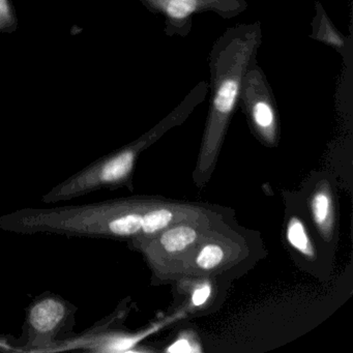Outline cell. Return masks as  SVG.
<instances>
[{"label":"cell","instance_id":"1","mask_svg":"<svg viewBox=\"0 0 353 353\" xmlns=\"http://www.w3.org/2000/svg\"><path fill=\"white\" fill-rule=\"evenodd\" d=\"M261 44L262 26L257 21L228 28L212 45L208 57L212 99L197 168L202 174L214 164L239 105L245 72L255 63Z\"/></svg>","mask_w":353,"mask_h":353},{"label":"cell","instance_id":"2","mask_svg":"<svg viewBox=\"0 0 353 353\" xmlns=\"http://www.w3.org/2000/svg\"><path fill=\"white\" fill-rule=\"evenodd\" d=\"M164 23L167 37L187 38L193 28V18L214 13L223 19H233L248 9L247 0H139Z\"/></svg>","mask_w":353,"mask_h":353},{"label":"cell","instance_id":"3","mask_svg":"<svg viewBox=\"0 0 353 353\" xmlns=\"http://www.w3.org/2000/svg\"><path fill=\"white\" fill-rule=\"evenodd\" d=\"M239 104L249 119L254 132L268 145L279 138V113L272 86L257 61L245 72Z\"/></svg>","mask_w":353,"mask_h":353},{"label":"cell","instance_id":"4","mask_svg":"<svg viewBox=\"0 0 353 353\" xmlns=\"http://www.w3.org/2000/svg\"><path fill=\"white\" fill-rule=\"evenodd\" d=\"M204 229L199 221H183L161 231L144 243L148 260L157 268L166 262H185L188 253L203 241Z\"/></svg>","mask_w":353,"mask_h":353},{"label":"cell","instance_id":"5","mask_svg":"<svg viewBox=\"0 0 353 353\" xmlns=\"http://www.w3.org/2000/svg\"><path fill=\"white\" fill-rule=\"evenodd\" d=\"M195 210L179 208L171 204H152L146 208L143 214V227L139 237L150 239L168 227L183 222L197 221Z\"/></svg>","mask_w":353,"mask_h":353},{"label":"cell","instance_id":"6","mask_svg":"<svg viewBox=\"0 0 353 353\" xmlns=\"http://www.w3.org/2000/svg\"><path fill=\"white\" fill-rule=\"evenodd\" d=\"M311 37L323 44L338 51L344 59H347L348 53V41L334 28L330 18L326 15L321 3H316L315 16L312 22Z\"/></svg>","mask_w":353,"mask_h":353},{"label":"cell","instance_id":"7","mask_svg":"<svg viewBox=\"0 0 353 353\" xmlns=\"http://www.w3.org/2000/svg\"><path fill=\"white\" fill-rule=\"evenodd\" d=\"M65 316V307L54 299H45L32 307L30 321L37 332L47 334L55 330Z\"/></svg>","mask_w":353,"mask_h":353},{"label":"cell","instance_id":"8","mask_svg":"<svg viewBox=\"0 0 353 353\" xmlns=\"http://www.w3.org/2000/svg\"><path fill=\"white\" fill-rule=\"evenodd\" d=\"M310 208L314 222L324 239L332 236L334 225V204L327 188L318 189L313 194Z\"/></svg>","mask_w":353,"mask_h":353},{"label":"cell","instance_id":"9","mask_svg":"<svg viewBox=\"0 0 353 353\" xmlns=\"http://www.w3.org/2000/svg\"><path fill=\"white\" fill-rule=\"evenodd\" d=\"M204 241V239H203ZM227 248L224 243L218 239L208 237L200 243L195 249L193 266L199 272H212L216 270L227 257Z\"/></svg>","mask_w":353,"mask_h":353},{"label":"cell","instance_id":"10","mask_svg":"<svg viewBox=\"0 0 353 353\" xmlns=\"http://www.w3.org/2000/svg\"><path fill=\"white\" fill-rule=\"evenodd\" d=\"M286 239L289 245L299 252L301 255L310 259L315 257V250L307 234V229L301 219L297 216H292L289 221L287 225Z\"/></svg>","mask_w":353,"mask_h":353},{"label":"cell","instance_id":"11","mask_svg":"<svg viewBox=\"0 0 353 353\" xmlns=\"http://www.w3.org/2000/svg\"><path fill=\"white\" fill-rule=\"evenodd\" d=\"M17 28L11 0H0V32H12Z\"/></svg>","mask_w":353,"mask_h":353},{"label":"cell","instance_id":"12","mask_svg":"<svg viewBox=\"0 0 353 353\" xmlns=\"http://www.w3.org/2000/svg\"><path fill=\"white\" fill-rule=\"evenodd\" d=\"M199 345L196 344V340L190 334H181L170 346L166 349V352H201Z\"/></svg>","mask_w":353,"mask_h":353},{"label":"cell","instance_id":"13","mask_svg":"<svg viewBox=\"0 0 353 353\" xmlns=\"http://www.w3.org/2000/svg\"><path fill=\"white\" fill-rule=\"evenodd\" d=\"M212 287L210 283L204 282L194 288L191 301L194 307H202L212 295Z\"/></svg>","mask_w":353,"mask_h":353}]
</instances>
